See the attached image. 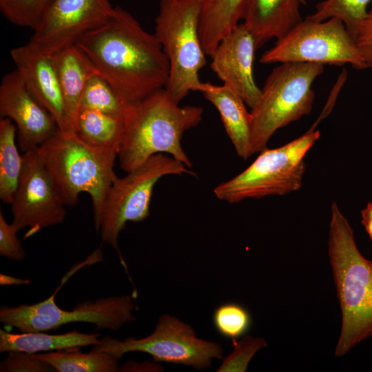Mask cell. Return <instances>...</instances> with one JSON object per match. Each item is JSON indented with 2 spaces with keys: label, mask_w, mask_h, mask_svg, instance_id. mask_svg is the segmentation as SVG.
Returning <instances> with one entry per match:
<instances>
[{
  "label": "cell",
  "mask_w": 372,
  "mask_h": 372,
  "mask_svg": "<svg viewBox=\"0 0 372 372\" xmlns=\"http://www.w3.org/2000/svg\"><path fill=\"white\" fill-rule=\"evenodd\" d=\"M91 350L113 354L119 360L126 353L143 352L155 362L183 364L197 370L207 369L211 360L221 359L223 353L221 344L198 338L191 325L169 314L161 315L154 331L146 337L121 340L105 335Z\"/></svg>",
  "instance_id": "cell-11"
},
{
  "label": "cell",
  "mask_w": 372,
  "mask_h": 372,
  "mask_svg": "<svg viewBox=\"0 0 372 372\" xmlns=\"http://www.w3.org/2000/svg\"><path fill=\"white\" fill-rule=\"evenodd\" d=\"M260 63L298 62L322 65L351 64L369 68L356 41L335 18L314 21L305 18L261 56Z\"/></svg>",
  "instance_id": "cell-9"
},
{
  "label": "cell",
  "mask_w": 372,
  "mask_h": 372,
  "mask_svg": "<svg viewBox=\"0 0 372 372\" xmlns=\"http://www.w3.org/2000/svg\"><path fill=\"white\" fill-rule=\"evenodd\" d=\"M310 128L302 136L276 148L265 147L245 169L217 185L214 193L221 200L237 203L248 198L285 196L302 184L307 153L320 138Z\"/></svg>",
  "instance_id": "cell-7"
},
{
  "label": "cell",
  "mask_w": 372,
  "mask_h": 372,
  "mask_svg": "<svg viewBox=\"0 0 372 372\" xmlns=\"http://www.w3.org/2000/svg\"><path fill=\"white\" fill-rule=\"evenodd\" d=\"M38 151L59 200L65 206H74L81 193H87L96 221L118 177L114 166L118 149L90 145L76 134L58 128Z\"/></svg>",
  "instance_id": "cell-4"
},
{
  "label": "cell",
  "mask_w": 372,
  "mask_h": 372,
  "mask_svg": "<svg viewBox=\"0 0 372 372\" xmlns=\"http://www.w3.org/2000/svg\"><path fill=\"white\" fill-rule=\"evenodd\" d=\"M203 114L201 107L180 106L165 88L129 105L117 155L121 168L130 172L160 153L169 154L191 168L181 139L186 131L199 124Z\"/></svg>",
  "instance_id": "cell-3"
},
{
  "label": "cell",
  "mask_w": 372,
  "mask_h": 372,
  "mask_svg": "<svg viewBox=\"0 0 372 372\" xmlns=\"http://www.w3.org/2000/svg\"><path fill=\"white\" fill-rule=\"evenodd\" d=\"M37 355L57 372H116L119 369V359L104 351L65 353L59 351Z\"/></svg>",
  "instance_id": "cell-24"
},
{
  "label": "cell",
  "mask_w": 372,
  "mask_h": 372,
  "mask_svg": "<svg viewBox=\"0 0 372 372\" xmlns=\"http://www.w3.org/2000/svg\"><path fill=\"white\" fill-rule=\"evenodd\" d=\"M81 107L121 118H125L128 108L99 73L88 79L81 96Z\"/></svg>",
  "instance_id": "cell-26"
},
{
  "label": "cell",
  "mask_w": 372,
  "mask_h": 372,
  "mask_svg": "<svg viewBox=\"0 0 372 372\" xmlns=\"http://www.w3.org/2000/svg\"><path fill=\"white\" fill-rule=\"evenodd\" d=\"M213 323L220 335L234 341L249 331L251 318L247 309L241 304L225 302L214 310Z\"/></svg>",
  "instance_id": "cell-27"
},
{
  "label": "cell",
  "mask_w": 372,
  "mask_h": 372,
  "mask_svg": "<svg viewBox=\"0 0 372 372\" xmlns=\"http://www.w3.org/2000/svg\"><path fill=\"white\" fill-rule=\"evenodd\" d=\"M30 282L29 279H22L5 273L0 274V285L3 286L26 285Z\"/></svg>",
  "instance_id": "cell-34"
},
{
  "label": "cell",
  "mask_w": 372,
  "mask_h": 372,
  "mask_svg": "<svg viewBox=\"0 0 372 372\" xmlns=\"http://www.w3.org/2000/svg\"><path fill=\"white\" fill-rule=\"evenodd\" d=\"M52 1L0 0V10L14 25L33 29Z\"/></svg>",
  "instance_id": "cell-28"
},
{
  "label": "cell",
  "mask_w": 372,
  "mask_h": 372,
  "mask_svg": "<svg viewBox=\"0 0 372 372\" xmlns=\"http://www.w3.org/2000/svg\"><path fill=\"white\" fill-rule=\"evenodd\" d=\"M200 0H159L154 34L168 59L165 89L178 103L201 82L206 65L200 35Z\"/></svg>",
  "instance_id": "cell-6"
},
{
  "label": "cell",
  "mask_w": 372,
  "mask_h": 372,
  "mask_svg": "<svg viewBox=\"0 0 372 372\" xmlns=\"http://www.w3.org/2000/svg\"><path fill=\"white\" fill-rule=\"evenodd\" d=\"M99 333H84L74 330L62 334L44 331L12 333L0 329V353L14 351L30 353L93 346L99 342Z\"/></svg>",
  "instance_id": "cell-20"
},
{
  "label": "cell",
  "mask_w": 372,
  "mask_h": 372,
  "mask_svg": "<svg viewBox=\"0 0 372 372\" xmlns=\"http://www.w3.org/2000/svg\"><path fill=\"white\" fill-rule=\"evenodd\" d=\"M328 254L342 314L335 355L342 357L372 336V260L358 249L338 204L331 207Z\"/></svg>",
  "instance_id": "cell-2"
},
{
  "label": "cell",
  "mask_w": 372,
  "mask_h": 372,
  "mask_svg": "<svg viewBox=\"0 0 372 372\" xmlns=\"http://www.w3.org/2000/svg\"><path fill=\"white\" fill-rule=\"evenodd\" d=\"M306 0H246L242 20L260 48L278 39L302 21L300 8Z\"/></svg>",
  "instance_id": "cell-17"
},
{
  "label": "cell",
  "mask_w": 372,
  "mask_h": 372,
  "mask_svg": "<svg viewBox=\"0 0 372 372\" xmlns=\"http://www.w3.org/2000/svg\"><path fill=\"white\" fill-rule=\"evenodd\" d=\"M55 294L56 292L48 299L32 304H21L13 307L3 305L0 308V322L21 332H45L78 322L93 324L96 331H117L125 324L136 320L132 313L135 307L132 296H108L85 301L67 311L56 304Z\"/></svg>",
  "instance_id": "cell-10"
},
{
  "label": "cell",
  "mask_w": 372,
  "mask_h": 372,
  "mask_svg": "<svg viewBox=\"0 0 372 372\" xmlns=\"http://www.w3.org/2000/svg\"><path fill=\"white\" fill-rule=\"evenodd\" d=\"M362 219H372V201L361 211Z\"/></svg>",
  "instance_id": "cell-35"
},
{
  "label": "cell",
  "mask_w": 372,
  "mask_h": 372,
  "mask_svg": "<svg viewBox=\"0 0 372 372\" xmlns=\"http://www.w3.org/2000/svg\"><path fill=\"white\" fill-rule=\"evenodd\" d=\"M114 8L110 0H52L27 44L39 53L53 55L105 23Z\"/></svg>",
  "instance_id": "cell-12"
},
{
  "label": "cell",
  "mask_w": 372,
  "mask_h": 372,
  "mask_svg": "<svg viewBox=\"0 0 372 372\" xmlns=\"http://www.w3.org/2000/svg\"><path fill=\"white\" fill-rule=\"evenodd\" d=\"M262 338H254L249 335L242 338L240 341H232L234 351L223 359L217 372H245L249 363L256 353L267 346Z\"/></svg>",
  "instance_id": "cell-29"
},
{
  "label": "cell",
  "mask_w": 372,
  "mask_h": 372,
  "mask_svg": "<svg viewBox=\"0 0 372 372\" xmlns=\"http://www.w3.org/2000/svg\"><path fill=\"white\" fill-rule=\"evenodd\" d=\"M19 230L11 223H8L0 211V255L13 261H21L26 253L17 237Z\"/></svg>",
  "instance_id": "cell-31"
},
{
  "label": "cell",
  "mask_w": 372,
  "mask_h": 372,
  "mask_svg": "<svg viewBox=\"0 0 372 372\" xmlns=\"http://www.w3.org/2000/svg\"><path fill=\"white\" fill-rule=\"evenodd\" d=\"M124 118L81 107L75 120V134L90 145L118 149L124 132Z\"/></svg>",
  "instance_id": "cell-22"
},
{
  "label": "cell",
  "mask_w": 372,
  "mask_h": 372,
  "mask_svg": "<svg viewBox=\"0 0 372 372\" xmlns=\"http://www.w3.org/2000/svg\"><path fill=\"white\" fill-rule=\"evenodd\" d=\"M196 91L203 93L218 111L236 154L247 160L251 150V114L242 99L230 87L201 82Z\"/></svg>",
  "instance_id": "cell-18"
},
{
  "label": "cell",
  "mask_w": 372,
  "mask_h": 372,
  "mask_svg": "<svg viewBox=\"0 0 372 372\" xmlns=\"http://www.w3.org/2000/svg\"><path fill=\"white\" fill-rule=\"evenodd\" d=\"M52 56L66 110L74 127L85 85L92 75L99 72L76 45L68 46Z\"/></svg>",
  "instance_id": "cell-19"
},
{
  "label": "cell",
  "mask_w": 372,
  "mask_h": 372,
  "mask_svg": "<svg viewBox=\"0 0 372 372\" xmlns=\"http://www.w3.org/2000/svg\"><path fill=\"white\" fill-rule=\"evenodd\" d=\"M75 45L127 106L166 85L169 65L161 45L119 6L105 23L83 34Z\"/></svg>",
  "instance_id": "cell-1"
},
{
  "label": "cell",
  "mask_w": 372,
  "mask_h": 372,
  "mask_svg": "<svg viewBox=\"0 0 372 372\" xmlns=\"http://www.w3.org/2000/svg\"><path fill=\"white\" fill-rule=\"evenodd\" d=\"M256 50L251 33L243 23H239L220 41L210 55L212 71L223 85L237 93L251 110L261 94L253 71Z\"/></svg>",
  "instance_id": "cell-15"
},
{
  "label": "cell",
  "mask_w": 372,
  "mask_h": 372,
  "mask_svg": "<svg viewBox=\"0 0 372 372\" xmlns=\"http://www.w3.org/2000/svg\"><path fill=\"white\" fill-rule=\"evenodd\" d=\"M0 362L1 372H52L54 369L37 353L14 351L8 352Z\"/></svg>",
  "instance_id": "cell-30"
},
{
  "label": "cell",
  "mask_w": 372,
  "mask_h": 372,
  "mask_svg": "<svg viewBox=\"0 0 372 372\" xmlns=\"http://www.w3.org/2000/svg\"><path fill=\"white\" fill-rule=\"evenodd\" d=\"M372 0H324L316 7V12L307 18L323 21L331 18L341 21L354 38L360 26L367 16V6Z\"/></svg>",
  "instance_id": "cell-25"
},
{
  "label": "cell",
  "mask_w": 372,
  "mask_h": 372,
  "mask_svg": "<svg viewBox=\"0 0 372 372\" xmlns=\"http://www.w3.org/2000/svg\"><path fill=\"white\" fill-rule=\"evenodd\" d=\"M361 223L372 242V219H362Z\"/></svg>",
  "instance_id": "cell-36"
},
{
  "label": "cell",
  "mask_w": 372,
  "mask_h": 372,
  "mask_svg": "<svg viewBox=\"0 0 372 372\" xmlns=\"http://www.w3.org/2000/svg\"><path fill=\"white\" fill-rule=\"evenodd\" d=\"M323 71L322 64L298 62L282 63L273 69L251 110L252 154L267 147L278 129L311 112L315 99L312 83Z\"/></svg>",
  "instance_id": "cell-5"
},
{
  "label": "cell",
  "mask_w": 372,
  "mask_h": 372,
  "mask_svg": "<svg viewBox=\"0 0 372 372\" xmlns=\"http://www.w3.org/2000/svg\"><path fill=\"white\" fill-rule=\"evenodd\" d=\"M17 127L8 118L0 119V198L11 204L14 197L23 167V155L18 151L15 138Z\"/></svg>",
  "instance_id": "cell-23"
},
{
  "label": "cell",
  "mask_w": 372,
  "mask_h": 372,
  "mask_svg": "<svg viewBox=\"0 0 372 372\" xmlns=\"http://www.w3.org/2000/svg\"><path fill=\"white\" fill-rule=\"evenodd\" d=\"M355 41L369 68L372 67V9L361 23Z\"/></svg>",
  "instance_id": "cell-32"
},
{
  "label": "cell",
  "mask_w": 372,
  "mask_h": 372,
  "mask_svg": "<svg viewBox=\"0 0 372 372\" xmlns=\"http://www.w3.org/2000/svg\"><path fill=\"white\" fill-rule=\"evenodd\" d=\"M246 0H200V35L210 56L220 41L242 19Z\"/></svg>",
  "instance_id": "cell-21"
},
{
  "label": "cell",
  "mask_w": 372,
  "mask_h": 372,
  "mask_svg": "<svg viewBox=\"0 0 372 372\" xmlns=\"http://www.w3.org/2000/svg\"><path fill=\"white\" fill-rule=\"evenodd\" d=\"M163 367L159 364H152L149 362L137 363L127 362L119 366L118 371H162Z\"/></svg>",
  "instance_id": "cell-33"
},
{
  "label": "cell",
  "mask_w": 372,
  "mask_h": 372,
  "mask_svg": "<svg viewBox=\"0 0 372 372\" xmlns=\"http://www.w3.org/2000/svg\"><path fill=\"white\" fill-rule=\"evenodd\" d=\"M0 115L16 125L18 145L23 153L38 148L58 130L54 118L30 93L16 70L2 78Z\"/></svg>",
  "instance_id": "cell-14"
},
{
  "label": "cell",
  "mask_w": 372,
  "mask_h": 372,
  "mask_svg": "<svg viewBox=\"0 0 372 372\" xmlns=\"http://www.w3.org/2000/svg\"><path fill=\"white\" fill-rule=\"evenodd\" d=\"M10 55L25 86L52 115L59 130L75 134L66 110L52 55L39 53L28 44L12 48Z\"/></svg>",
  "instance_id": "cell-16"
},
{
  "label": "cell",
  "mask_w": 372,
  "mask_h": 372,
  "mask_svg": "<svg viewBox=\"0 0 372 372\" xmlns=\"http://www.w3.org/2000/svg\"><path fill=\"white\" fill-rule=\"evenodd\" d=\"M12 223L20 231L30 227L25 237L61 223L65 205L58 198L38 148L23 154V167L12 202Z\"/></svg>",
  "instance_id": "cell-13"
},
{
  "label": "cell",
  "mask_w": 372,
  "mask_h": 372,
  "mask_svg": "<svg viewBox=\"0 0 372 372\" xmlns=\"http://www.w3.org/2000/svg\"><path fill=\"white\" fill-rule=\"evenodd\" d=\"M195 172L183 163L163 153L154 154L140 165L117 177L105 196L95 229L103 242L118 249V239L127 222H141L149 216V204L156 183L167 175Z\"/></svg>",
  "instance_id": "cell-8"
}]
</instances>
